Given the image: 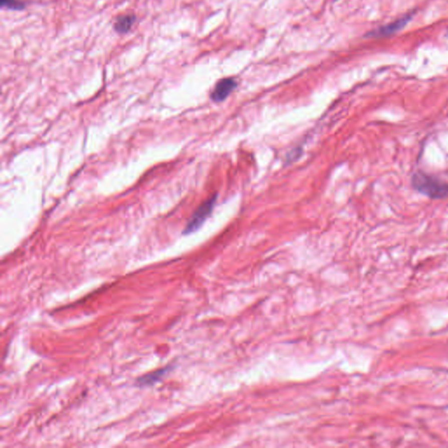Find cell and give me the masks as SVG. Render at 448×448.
Returning a JSON list of instances; mask_svg holds the SVG:
<instances>
[{
  "instance_id": "6",
  "label": "cell",
  "mask_w": 448,
  "mask_h": 448,
  "mask_svg": "<svg viewBox=\"0 0 448 448\" xmlns=\"http://www.w3.org/2000/svg\"><path fill=\"white\" fill-rule=\"evenodd\" d=\"M27 4L21 0H1V7L3 9L13 11H21L25 9Z\"/></svg>"
},
{
  "instance_id": "1",
  "label": "cell",
  "mask_w": 448,
  "mask_h": 448,
  "mask_svg": "<svg viewBox=\"0 0 448 448\" xmlns=\"http://www.w3.org/2000/svg\"><path fill=\"white\" fill-rule=\"evenodd\" d=\"M414 189L434 200L448 198V183L424 172H415L411 178Z\"/></svg>"
},
{
  "instance_id": "2",
  "label": "cell",
  "mask_w": 448,
  "mask_h": 448,
  "mask_svg": "<svg viewBox=\"0 0 448 448\" xmlns=\"http://www.w3.org/2000/svg\"><path fill=\"white\" fill-rule=\"evenodd\" d=\"M216 197L217 195L214 194L199 206L196 211L193 213L189 221L186 224L185 231H184L185 234H190L192 232L196 231L203 224L204 221L207 220V218L210 215L212 211L214 209V203L216 201Z\"/></svg>"
},
{
  "instance_id": "5",
  "label": "cell",
  "mask_w": 448,
  "mask_h": 448,
  "mask_svg": "<svg viewBox=\"0 0 448 448\" xmlns=\"http://www.w3.org/2000/svg\"><path fill=\"white\" fill-rule=\"evenodd\" d=\"M168 369H159L158 371H155V372L151 373V374H149V375H146L145 376H142L140 378H138V383L139 385L141 384V385H150V384H152V383H156L158 380L163 376V375H165L166 372V370Z\"/></svg>"
},
{
  "instance_id": "7",
  "label": "cell",
  "mask_w": 448,
  "mask_h": 448,
  "mask_svg": "<svg viewBox=\"0 0 448 448\" xmlns=\"http://www.w3.org/2000/svg\"><path fill=\"white\" fill-rule=\"evenodd\" d=\"M405 21H407V19L399 21V22H397V23H393V24L386 27V28H382V29H380L379 35H388V34L393 33V32L396 30V29L401 28V27L405 23Z\"/></svg>"
},
{
  "instance_id": "3",
  "label": "cell",
  "mask_w": 448,
  "mask_h": 448,
  "mask_svg": "<svg viewBox=\"0 0 448 448\" xmlns=\"http://www.w3.org/2000/svg\"><path fill=\"white\" fill-rule=\"evenodd\" d=\"M237 82L233 78H224L221 80L214 87L213 92L211 94L212 100L219 103L225 100L231 92L236 89Z\"/></svg>"
},
{
  "instance_id": "4",
  "label": "cell",
  "mask_w": 448,
  "mask_h": 448,
  "mask_svg": "<svg viewBox=\"0 0 448 448\" xmlns=\"http://www.w3.org/2000/svg\"><path fill=\"white\" fill-rule=\"evenodd\" d=\"M135 22H136L135 15H132V14L121 15L116 20V22L114 24V30L117 32V34L125 35L131 31V28L134 25Z\"/></svg>"
}]
</instances>
